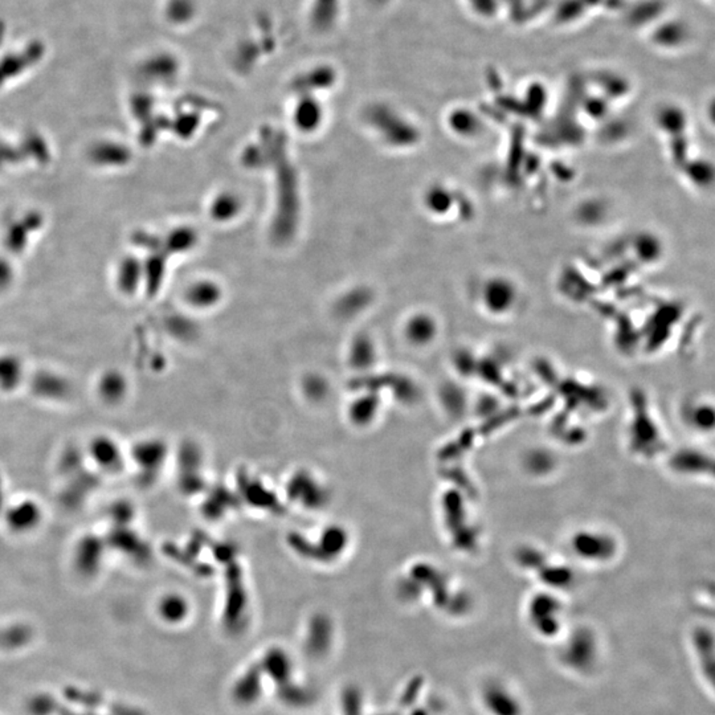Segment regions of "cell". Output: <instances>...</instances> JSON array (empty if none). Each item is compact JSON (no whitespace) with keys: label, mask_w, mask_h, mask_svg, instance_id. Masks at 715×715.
Here are the masks:
<instances>
[{"label":"cell","mask_w":715,"mask_h":715,"mask_svg":"<svg viewBox=\"0 0 715 715\" xmlns=\"http://www.w3.org/2000/svg\"><path fill=\"white\" fill-rule=\"evenodd\" d=\"M478 701L486 715H525V701L521 694L509 682L499 679L485 681L480 691Z\"/></svg>","instance_id":"6da1fadb"},{"label":"cell","mask_w":715,"mask_h":715,"mask_svg":"<svg viewBox=\"0 0 715 715\" xmlns=\"http://www.w3.org/2000/svg\"><path fill=\"white\" fill-rule=\"evenodd\" d=\"M526 620L534 633L543 639H558L564 630L563 608L557 599L538 596L529 603Z\"/></svg>","instance_id":"7a4b0ae2"}]
</instances>
